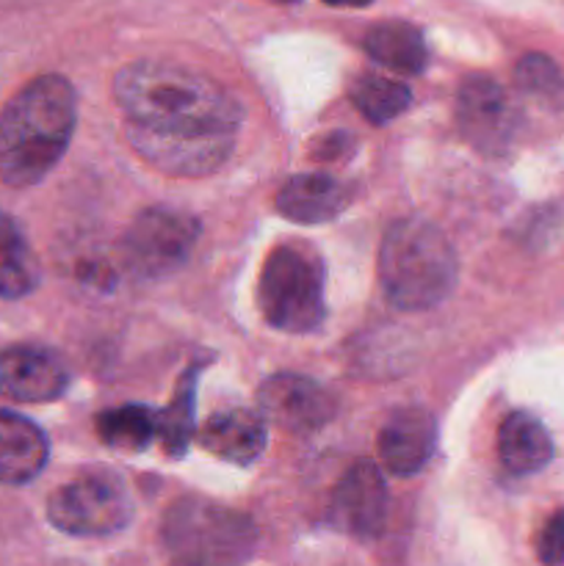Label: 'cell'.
<instances>
[{
	"mask_svg": "<svg viewBox=\"0 0 564 566\" xmlns=\"http://www.w3.org/2000/svg\"><path fill=\"white\" fill-rule=\"evenodd\" d=\"M127 127L158 133H236L241 105L216 81L175 61H136L114 77Z\"/></svg>",
	"mask_w": 564,
	"mask_h": 566,
	"instance_id": "6da1fadb",
	"label": "cell"
},
{
	"mask_svg": "<svg viewBox=\"0 0 564 566\" xmlns=\"http://www.w3.org/2000/svg\"><path fill=\"white\" fill-rule=\"evenodd\" d=\"M77 122L75 88L61 75L28 81L0 111V182L31 188L64 158Z\"/></svg>",
	"mask_w": 564,
	"mask_h": 566,
	"instance_id": "7a4b0ae2",
	"label": "cell"
},
{
	"mask_svg": "<svg viewBox=\"0 0 564 566\" xmlns=\"http://www.w3.org/2000/svg\"><path fill=\"white\" fill-rule=\"evenodd\" d=\"M379 282L393 307L407 313L437 307L457 282V254L435 224L401 219L382 238Z\"/></svg>",
	"mask_w": 564,
	"mask_h": 566,
	"instance_id": "3957f363",
	"label": "cell"
},
{
	"mask_svg": "<svg viewBox=\"0 0 564 566\" xmlns=\"http://www.w3.org/2000/svg\"><path fill=\"white\" fill-rule=\"evenodd\" d=\"M160 536L169 556L182 566H238L252 556L258 542L252 520L205 497L177 501L166 512Z\"/></svg>",
	"mask_w": 564,
	"mask_h": 566,
	"instance_id": "277c9868",
	"label": "cell"
},
{
	"mask_svg": "<svg viewBox=\"0 0 564 566\" xmlns=\"http://www.w3.org/2000/svg\"><path fill=\"white\" fill-rule=\"evenodd\" d=\"M263 318L282 332H313L324 321V269L313 252L291 243L271 249L258 287Z\"/></svg>",
	"mask_w": 564,
	"mask_h": 566,
	"instance_id": "5b68a950",
	"label": "cell"
},
{
	"mask_svg": "<svg viewBox=\"0 0 564 566\" xmlns=\"http://www.w3.org/2000/svg\"><path fill=\"white\" fill-rule=\"evenodd\" d=\"M130 514V492L111 473H86L48 497V520L70 536L116 534Z\"/></svg>",
	"mask_w": 564,
	"mask_h": 566,
	"instance_id": "8992f818",
	"label": "cell"
},
{
	"mask_svg": "<svg viewBox=\"0 0 564 566\" xmlns=\"http://www.w3.org/2000/svg\"><path fill=\"white\" fill-rule=\"evenodd\" d=\"M199 224L194 216L169 208H149L127 227L122 252L138 276H166L194 252Z\"/></svg>",
	"mask_w": 564,
	"mask_h": 566,
	"instance_id": "52a82bcc",
	"label": "cell"
},
{
	"mask_svg": "<svg viewBox=\"0 0 564 566\" xmlns=\"http://www.w3.org/2000/svg\"><path fill=\"white\" fill-rule=\"evenodd\" d=\"M127 142L166 175L202 177L219 169L236 147V133H158L127 127Z\"/></svg>",
	"mask_w": 564,
	"mask_h": 566,
	"instance_id": "ba28073f",
	"label": "cell"
},
{
	"mask_svg": "<svg viewBox=\"0 0 564 566\" xmlns=\"http://www.w3.org/2000/svg\"><path fill=\"white\" fill-rule=\"evenodd\" d=\"M70 374L50 348L17 343L0 348V398L14 403H50L64 396Z\"/></svg>",
	"mask_w": 564,
	"mask_h": 566,
	"instance_id": "9c48e42d",
	"label": "cell"
},
{
	"mask_svg": "<svg viewBox=\"0 0 564 566\" xmlns=\"http://www.w3.org/2000/svg\"><path fill=\"white\" fill-rule=\"evenodd\" d=\"M457 122L462 136L481 153L506 149L514 133V111L509 94L487 75H470L457 94Z\"/></svg>",
	"mask_w": 564,
	"mask_h": 566,
	"instance_id": "30bf717a",
	"label": "cell"
},
{
	"mask_svg": "<svg viewBox=\"0 0 564 566\" xmlns=\"http://www.w3.org/2000/svg\"><path fill=\"white\" fill-rule=\"evenodd\" d=\"M260 415L291 434H313L335 415V401L324 387L296 374H276L258 392Z\"/></svg>",
	"mask_w": 564,
	"mask_h": 566,
	"instance_id": "8fae6325",
	"label": "cell"
},
{
	"mask_svg": "<svg viewBox=\"0 0 564 566\" xmlns=\"http://www.w3.org/2000/svg\"><path fill=\"white\" fill-rule=\"evenodd\" d=\"M387 486L370 462H357L343 473L332 495V517L354 536H376L385 525Z\"/></svg>",
	"mask_w": 564,
	"mask_h": 566,
	"instance_id": "7c38bea8",
	"label": "cell"
},
{
	"mask_svg": "<svg viewBox=\"0 0 564 566\" xmlns=\"http://www.w3.org/2000/svg\"><path fill=\"white\" fill-rule=\"evenodd\" d=\"M437 446V423L420 407H404L379 431V457L393 475H415L426 468Z\"/></svg>",
	"mask_w": 564,
	"mask_h": 566,
	"instance_id": "4fadbf2b",
	"label": "cell"
},
{
	"mask_svg": "<svg viewBox=\"0 0 564 566\" xmlns=\"http://www.w3.org/2000/svg\"><path fill=\"white\" fill-rule=\"evenodd\" d=\"M50 446L44 431L25 415L0 409V484L25 486L44 470Z\"/></svg>",
	"mask_w": 564,
	"mask_h": 566,
	"instance_id": "5bb4252c",
	"label": "cell"
},
{
	"mask_svg": "<svg viewBox=\"0 0 564 566\" xmlns=\"http://www.w3.org/2000/svg\"><path fill=\"white\" fill-rule=\"evenodd\" d=\"M199 442L224 462L249 464L265 451V418L249 409L216 412L199 431Z\"/></svg>",
	"mask_w": 564,
	"mask_h": 566,
	"instance_id": "9a60e30c",
	"label": "cell"
},
{
	"mask_svg": "<svg viewBox=\"0 0 564 566\" xmlns=\"http://www.w3.org/2000/svg\"><path fill=\"white\" fill-rule=\"evenodd\" d=\"M348 205L346 186L330 175H296L276 193V210L296 224H321Z\"/></svg>",
	"mask_w": 564,
	"mask_h": 566,
	"instance_id": "2e32d148",
	"label": "cell"
},
{
	"mask_svg": "<svg viewBox=\"0 0 564 566\" xmlns=\"http://www.w3.org/2000/svg\"><path fill=\"white\" fill-rule=\"evenodd\" d=\"M498 457H501L503 468L514 475L540 473L553 459L551 434L534 415H509L498 431Z\"/></svg>",
	"mask_w": 564,
	"mask_h": 566,
	"instance_id": "e0dca14e",
	"label": "cell"
},
{
	"mask_svg": "<svg viewBox=\"0 0 564 566\" xmlns=\"http://www.w3.org/2000/svg\"><path fill=\"white\" fill-rule=\"evenodd\" d=\"M42 282V265L17 219L0 210V298L20 302Z\"/></svg>",
	"mask_w": 564,
	"mask_h": 566,
	"instance_id": "ac0fdd59",
	"label": "cell"
},
{
	"mask_svg": "<svg viewBox=\"0 0 564 566\" xmlns=\"http://www.w3.org/2000/svg\"><path fill=\"white\" fill-rule=\"evenodd\" d=\"M363 48L376 64L387 66L401 75H415L426 66L424 33L409 22H379L363 39Z\"/></svg>",
	"mask_w": 564,
	"mask_h": 566,
	"instance_id": "d6986e66",
	"label": "cell"
},
{
	"mask_svg": "<svg viewBox=\"0 0 564 566\" xmlns=\"http://www.w3.org/2000/svg\"><path fill=\"white\" fill-rule=\"evenodd\" d=\"M97 434L108 448L122 453H138L158 437V412L142 403L108 409L97 418Z\"/></svg>",
	"mask_w": 564,
	"mask_h": 566,
	"instance_id": "ffe728a7",
	"label": "cell"
},
{
	"mask_svg": "<svg viewBox=\"0 0 564 566\" xmlns=\"http://www.w3.org/2000/svg\"><path fill=\"white\" fill-rule=\"evenodd\" d=\"M409 99H412L409 88L404 83L393 81V77L370 75L368 72V75L354 77L352 83V103L374 125H387L396 116H401L407 111Z\"/></svg>",
	"mask_w": 564,
	"mask_h": 566,
	"instance_id": "44dd1931",
	"label": "cell"
},
{
	"mask_svg": "<svg viewBox=\"0 0 564 566\" xmlns=\"http://www.w3.org/2000/svg\"><path fill=\"white\" fill-rule=\"evenodd\" d=\"M194 387H197V368L186 370L177 385V396L158 412V440L169 457H182L194 440Z\"/></svg>",
	"mask_w": 564,
	"mask_h": 566,
	"instance_id": "7402d4cb",
	"label": "cell"
},
{
	"mask_svg": "<svg viewBox=\"0 0 564 566\" xmlns=\"http://www.w3.org/2000/svg\"><path fill=\"white\" fill-rule=\"evenodd\" d=\"M514 81L520 92L529 94L547 108H564V75L553 59L542 53H529L514 66Z\"/></svg>",
	"mask_w": 564,
	"mask_h": 566,
	"instance_id": "603a6c76",
	"label": "cell"
},
{
	"mask_svg": "<svg viewBox=\"0 0 564 566\" xmlns=\"http://www.w3.org/2000/svg\"><path fill=\"white\" fill-rule=\"evenodd\" d=\"M536 556L545 566H564V509H558L536 536Z\"/></svg>",
	"mask_w": 564,
	"mask_h": 566,
	"instance_id": "cb8c5ba5",
	"label": "cell"
},
{
	"mask_svg": "<svg viewBox=\"0 0 564 566\" xmlns=\"http://www.w3.org/2000/svg\"><path fill=\"white\" fill-rule=\"evenodd\" d=\"M324 3H330V6H352V9H359V6H368V3H374V0H324Z\"/></svg>",
	"mask_w": 564,
	"mask_h": 566,
	"instance_id": "d4e9b609",
	"label": "cell"
},
{
	"mask_svg": "<svg viewBox=\"0 0 564 566\" xmlns=\"http://www.w3.org/2000/svg\"><path fill=\"white\" fill-rule=\"evenodd\" d=\"M282 3H293V0H282Z\"/></svg>",
	"mask_w": 564,
	"mask_h": 566,
	"instance_id": "484cf974",
	"label": "cell"
}]
</instances>
